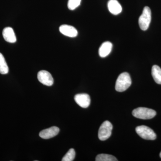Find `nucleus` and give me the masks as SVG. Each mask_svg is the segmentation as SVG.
I'll use <instances>...</instances> for the list:
<instances>
[{
  "instance_id": "15",
  "label": "nucleus",
  "mask_w": 161,
  "mask_h": 161,
  "mask_svg": "<svg viewBox=\"0 0 161 161\" xmlns=\"http://www.w3.org/2000/svg\"><path fill=\"white\" fill-rule=\"evenodd\" d=\"M96 161H117L118 160L114 156L108 154H98L96 157Z\"/></svg>"
},
{
  "instance_id": "4",
  "label": "nucleus",
  "mask_w": 161,
  "mask_h": 161,
  "mask_svg": "<svg viewBox=\"0 0 161 161\" xmlns=\"http://www.w3.org/2000/svg\"><path fill=\"white\" fill-rule=\"evenodd\" d=\"M136 133L142 138L147 140H154L157 136L154 131L147 126H139L136 128Z\"/></svg>"
},
{
  "instance_id": "11",
  "label": "nucleus",
  "mask_w": 161,
  "mask_h": 161,
  "mask_svg": "<svg viewBox=\"0 0 161 161\" xmlns=\"http://www.w3.org/2000/svg\"><path fill=\"white\" fill-rule=\"evenodd\" d=\"M108 6L110 12L114 15L119 14L122 10V6L117 0H109Z\"/></svg>"
},
{
  "instance_id": "9",
  "label": "nucleus",
  "mask_w": 161,
  "mask_h": 161,
  "mask_svg": "<svg viewBox=\"0 0 161 161\" xmlns=\"http://www.w3.org/2000/svg\"><path fill=\"white\" fill-rule=\"evenodd\" d=\"M59 31L61 34L69 37H75L78 34L77 29L74 26L69 25H61L59 27Z\"/></svg>"
},
{
  "instance_id": "14",
  "label": "nucleus",
  "mask_w": 161,
  "mask_h": 161,
  "mask_svg": "<svg viewBox=\"0 0 161 161\" xmlns=\"http://www.w3.org/2000/svg\"><path fill=\"white\" fill-rule=\"evenodd\" d=\"M9 72V67L7 65L4 56L0 53V74L6 75Z\"/></svg>"
},
{
  "instance_id": "13",
  "label": "nucleus",
  "mask_w": 161,
  "mask_h": 161,
  "mask_svg": "<svg viewBox=\"0 0 161 161\" xmlns=\"http://www.w3.org/2000/svg\"><path fill=\"white\" fill-rule=\"evenodd\" d=\"M152 75L154 81L158 84H161V69L157 65L152 68Z\"/></svg>"
},
{
  "instance_id": "17",
  "label": "nucleus",
  "mask_w": 161,
  "mask_h": 161,
  "mask_svg": "<svg viewBox=\"0 0 161 161\" xmlns=\"http://www.w3.org/2000/svg\"><path fill=\"white\" fill-rule=\"evenodd\" d=\"M81 0H69L68 7L70 10H73L80 6Z\"/></svg>"
},
{
  "instance_id": "5",
  "label": "nucleus",
  "mask_w": 161,
  "mask_h": 161,
  "mask_svg": "<svg viewBox=\"0 0 161 161\" xmlns=\"http://www.w3.org/2000/svg\"><path fill=\"white\" fill-rule=\"evenodd\" d=\"M113 129L112 124L109 121L106 120L102 124L98 132V138L101 141H105L108 139L112 134Z\"/></svg>"
},
{
  "instance_id": "2",
  "label": "nucleus",
  "mask_w": 161,
  "mask_h": 161,
  "mask_svg": "<svg viewBox=\"0 0 161 161\" xmlns=\"http://www.w3.org/2000/svg\"><path fill=\"white\" fill-rule=\"evenodd\" d=\"M132 114L137 118L149 119L153 118L156 115V112L151 109L140 107L133 110Z\"/></svg>"
},
{
  "instance_id": "6",
  "label": "nucleus",
  "mask_w": 161,
  "mask_h": 161,
  "mask_svg": "<svg viewBox=\"0 0 161 161\" xmlns=\"http://www.w3.org/2000/svg\"><path fill=\"white\" fill-rule=\"evenodd\" d=\"M38 80L40 82L47 86H51L53 84V78L49 72L46 70H41L38 73Z\"/></svg>"
},
{
  "instance_id": "18",
  "label": "nucleus",
  "mask_w": 161,
  "mask_h": 161,
  "mask_svg": "<svg viewBox=\"0 0 161 161\" xmlns=\"http://www.w3.org/2000/svg\"><path fill=\"white\" fill-rule=\"evenodd\" d=\"M160 158H161V152L160 153Z\"/></svg>"
},
{
  "instance_id": "10",
  "label": "nucleus",
  "mask_w": 161,
  "mask_h": 161,
  "mask_svg": "<svg viewBox=\"0 0 161 161\" xmlns=\"http://www.w3.org/2000/svg\"><path fill=\"white\" fill-rule=\"evenodd\" d=\"M3 37L7 42L10 43H14L16 42L17 39L14 32L12 28L7 27L3 29Z\"/></svg>"
},
{
  "instance_id": "1",
  "label": "nucleus",
  "mask_w": 161,
  "mask_h": 161,
  "mask_svg": "<svg viewBox=\"0 0 161 161\" xmlns=\"http://www.w3.org/2000/svg\"><path fill=\"white\" fill-rule=\"evenodd\" d=\"M132 80L130 75L127 72L122 73L119 76L115 83V88L118 92H123L130 87Z\"/></svg>"
},
{
  "instance_id": "3",
  "label": "nucleus",
  "mask_w": 161,
  "mask_h": 161,
  "mask_svg": "<svg viewBox=\"0 0 161 161\" xmlns=\"http://www.w3.org/2000/svg\"><path fill=\"white\" fill-rule=\"evenodd\" d=\"M151 20V11L148 6L144 7L142 14L138 20L139 25L142 30L146 31L149 28Z\"/></svg>"
},
{
  "instance_id": "12",
  "label": "nucleus",
  "mask_w": 161,
  "mask_h": 161,
  "mask_svg": "<svg viewBox=\"0 0 161 161\" xmlns=\"http://www.w3.org/2000/svg\"><path fill=\"white\" fill-rule=\"evenodd\" d=\"M112 44L109 41L104 42L99 47L98 53L101 58H105L112 51Z\"/></svg>"
},
{
  "instance_id": "8",
  "label": "nucleus",
  "mask_w": 161,
  "mask_h": 161,
  "mask_svg": "<svg viewBox=\"0 0 161 161\" xmlns=\"http://www.w3.org/2000/svg\"><path fill=\"white\" fill-rule=\"evenodd\" d=\"M60 132V129L58 127L53 126L41 131L40 132V137L44 139H48L56 136Z\"/></svg>"
},
{
  "instance_id": "16",
  "label": "nucleus",
  "mask_w": 161,
  "mask_h": 161,
  "mask_svg": "<svg viewBox=\"0 0 161 161\" xmlns=\"http://www.w3.org/2000/svg\"><path fill=\"white\" fill-rule=\"evenodd\" d=\"M75 151L74 149H70L64 156L62 161H72L75 157Z\"/></svg>"
},
{
  "instance_id": "7",
  "label": "nucleus",
  "mask_w": 161,
  "mask_h": 161,
  "mask_svg": "<svg viewBox=\"0 0 161 161\" xmlns=\"http://www.w3.org/2000/svg\"><path fill=\"white\" fill-rule=\"evenodd\" d=\"M75 100L76 103L81 108H86L91 103V98L86 94H79L75 95Z\"/></svg>"
}]
</instances>
